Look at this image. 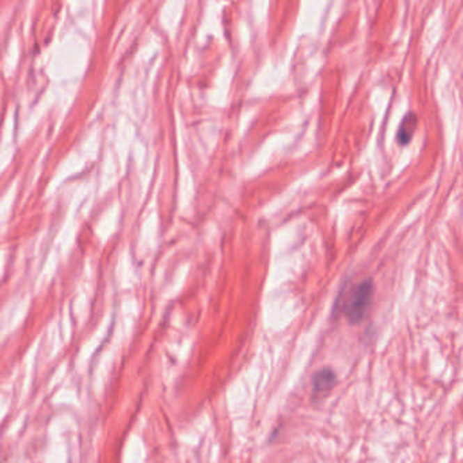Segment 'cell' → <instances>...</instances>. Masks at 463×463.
Here are the masks:
<instances>
[{
  "label": "cell",
  "instance_id": "obj_2",
  "mask_svg": "<svg viewBox=\"0 0 463 463\" xmlns=\"http://www.w3.org/2000/svg\"><path fill=\"white\" fill-rule=\"evenodd\" d=\"M337 383L333 370L322 368L313 378V398H322L330 393Z\"/></svg>",
  "mask_w": 463,
  "mask_h": 463
},
{
  "label": "cell",
  "instance_id": "obj_3",
  "mask_svg": "<svg viewBox=\"0 0 463 463\" xmlns=\"http://www.w3.org/2000/svg\"><path fill=\"white\" fill-rule=\"evenodd\" d=\"M417 116L413 111H409L408 114H405V117L402 118L398 132H397V141L400 146H407L410 143L411 137L416 132L417 128Z\"/></svg>",
  "mask_w": 463,
  "mask_h": 463
},
{
  "label": "cell",
  "instance_id": "obj_1",
  "mask_svg": "<svg viewBox=\"0 0 463 463\" xmlns=\"http://www.w3.org/2000/svg\"><path fill=\"white\" fill-rule=\"evenodd\" d=\"M372 294H374V283L371 278L363 280L354 287L345 306V317L351 324H359L364 318L371 304Z\"/></svg>",
  "mask_w": 463,
  "mask_h": 463
}]
</instances>
